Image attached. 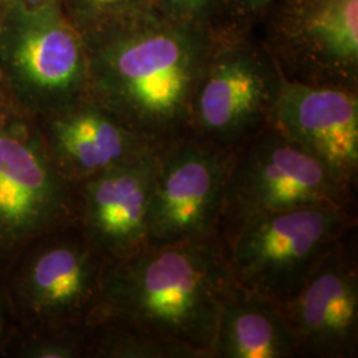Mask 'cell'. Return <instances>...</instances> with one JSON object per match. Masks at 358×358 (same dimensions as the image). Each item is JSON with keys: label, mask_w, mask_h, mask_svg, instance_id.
Returning <instances> with one entry per match:
<instances>
[{"label": "cell", "mask_w": 358, "mask_h": 358, "mask_svg": "<svg viewBox=\"0 0 358 358\" xmlns=\"http://www.w3.org/2000/svg\"><path fill=\"white\" fill-rule=\"evenodd\" d=\"M16 81L51 103L52 112L88 93V55L76 31L55 23L19 41L11 57Z\"/></svg>", "instance_id": "cell-14"}, {"label": "cell", "mask_w": 358, "mask_h": 358, "mask_svg": "<svg viewBox=\"0 0 358 358\" xmlns=\"http://www.w3.org/2000/svg\"><path fill=\"white\" fill-rule=\"evenodd\" d=\"M88 358H202L189 346L112 321L93 322Z\"/></svg>", "instance_id": "cell-16"}, {"label": "cell", "mask_w": 358, "mask_h": 358, "mask_svg": "<svg viewBox=\"0 0 358 358\" xmlns=\"http://www.w3.org/2000/svg\"><path fill=\"white\" fill-rule=\"evenodd\" d=\"M356 226L355 208L307 206L254 217L220 243L232 280L282 306Z\"/></svg>", "instance_id": "cell-4"}, {"label": "cell", "mask_w": 358, "mask_h": 358, "mask_svg": "<svg viewBox=\"0 0 358 358\" xmlns=\"http://www.w3.org/2000/svg\"><path fill=\"white\" fill-rule=\"evenodd\" d=\"M229 158L189 133L158 146L146 244L219 239Z\"/></svg>", "instance_id": "cell-9"}, {"label": "cell", "mask_w": 358, "mask_h": 358, "mask_svg": "<svg viewBox=\"0 0 358 358\" xmlns=\"http://www.w3.org/2000/svg\"><path fill=\"white\" fill-rule=\"evenodd\" d=\"M259 23L285 78L358 90V0H273Z\"/></svg>", "instance_id": "cell-8"}, {"label": "cell", "mask_w": 358, "mask_h": 358, "mask_svg": "<svg viewBox=\"0 0 358 358\" xmlns=\"http://www.w3.org/2000/svg\"><path fill=\"white\" fill-rule=\"evenodd\" d=\"M87 328L26 329L15 327L0 356L19 358H88Z\"/></svg>", "instance_id": "cell-17"}, {"label": "cell", "mask_w": 358, "mask_h": 358, "mask_svg": "<svg viewBox=\"0 0 358 358\" xmlns=\"http://www.w3.org/2000/svg\"><path fill=\"white\" fill-rule=\"evenodd\" d=\"M294 334L279 304L232 284L217 315L208 358H296Z\"/></svg>", "instance_id": "cell-15"}, {"label": "cell", "mask_w": 358, "mask_h": 358, "mask_svg": "<svg viewBox=\"0 0 358 358\" xmlns=\"http://www.w3.org/2000/svg\"><path fill=\"white\" fill-rule=\"evenodd\" d=\"M355 194L356 187L267 124L230 153L219 239L269 213L307 206L355 208Z\"/></svg>", "instance_id": "cell-5"}, {"label": "cell", "mask_w": 358, "mask_h": 358, "mask_svg": "<svg viewBox=\"0 0 358 358\" xmlns=\"http://www.w3.org/2000/svg\"><path fill=\"white\" fill-rule=\"evenodd\" d=\"M158 146L76 185V222L108 260L125 257L148 243Z\"/></svg>", "instance_id": "cell-12"}, {"label": "cell", "mask_w": 358, "mask_h": 358, "mask_svg": "<svg viewBox=\"0 0 358 358\" xmlns=\"http://www.w3.org/2000/svg\"><path fill=\"white\" fill-rule=\"evenodd\" d=\"M106 263L76 220L28 245L4 271L15 327H90L100 315Z\"/></svg>", "instance_id": "cell-3"}, {"label": "cell", "mask_w": 358, "mask_h": 358, "mask_svg": "<svg viewBox=\"0 0 358 358\" xmlns=\"http://www.w3.org/2000/svg\"><path fill=\"white\" fill-rule=\"evenodd\" d=\"M15 328L13 309L6 289L4 272L0 269V353Z\"/></svg>", "instance_id": "cell-21"}, {"label": "cell", "mask_w": 358, "mask_h": 358, "mask_svg": "<svg viewBox=\"0 0 358 358\" xmlns=\"http://www.w3.org/2000/svg\"><path fill=\"white\" fill-rule=\"evenodd\" d=\"M38 128L53 162L73 185L158 146L88 96L52 112Z\"/></svg>", "instance_id": "cell-13"}, {"label": "cell", "mask_w": 358, "mask_h": 358, "mask_svg": "<svg viewBox=\"0 0 358 358\" xmlns=\"http://www.w3.org/2000/svg\"><path fill=\"white\" fill-rule=\"evenodd\" d=\"M88 55L87 96L154 143L187 134L217 32L154 10L117 23Z\"/></svg>", "instance_id": "cell-1"}, {"label": "cell", "mask_w": 358, "mask_h": 358, "mask_svg": "<svg viewBox=\"0 0 358 358\" xmlns=\"http://www.w3.org/2000/svg\"><path fill=\"white\" fill-rule=\"evenodd\" d=\"M297 357L358 356V262L353 232L282 306Z\"/></svg>", "instance_id": "cell-10"}, {"label": "cell", "mask_w": 358, "mask_h": 358, "mask_svg": "<svg viewBox=\"0 0 358 358\" xmlns=\"http://www.w3.org/2000/svg\"><path fill=\"white\" fill-rule=\"evenodd\" d=\"M269 124L356 187L358 90L284 77Z\"/></svg>", "instance_id": "cell-11"}, {"label": "cell", "mask_w": 358, "mask_h": 358, "mask_svg": "<svg viewBox=\"0 0 358 358\" xmlns=\"http://www.w3.org/2000/svg\"><path fill=\"white\" fill-rule=\"evenodd\" d=\"M87 13L94 16H113L115 24L152 11L150 0H75Z\"/></svg>", "instance_id": "cell-19"}, {"label": "cell", "mask_w": 358, "mask_h": 358, "mask_svg": "<svg viewBox=\"0 0 358 358\" xmlns=\"http://www.w3.org/2000/svg\"><path fill=\"white\" fill-rule=\"evenodd\" d=\"M250 29L229 27L217 32L192 101L187 133L224 153L269 124L284 81Z\"/></svg>", "instance_id": "cell-6"}, {"label": "cell", "mask_w": 358, "mask_h": 358, "mask_svg": "<svg viewBox=\"0 0 358 358\" xmlns=\"http://www.w3.org/2000/svg\"><path fill=\"white\" fill-rule=\"evenodd\" d=\"M29 3H32V4H38V3H40L41 0H28Z\"/></svg>", "instance_id": "cell-22"}, {"label": "cell", "mask_w": 358, "mask_h": 358, "mask_svg": "<svg viewBox=\"0 0 358 358\" xmlns=\"http://www.w3.org/2000/svg\"><path fill=\"white\" fill-rule=\"evenodd\" d=\"M273 0H226L231 24L251 28L259 23Z\"/></svg>", "instance_id": "cell-20"}, {"label": "cell", "mask_w": 358, "mask_h": 358, "mask_svg": "<svg viewBox=\"0 0 358 358\" xmlns=\"http://www.w3.org/2000/svg\"><path fill=\"white\" fill-rule=\"evenodd\" d=\"M76 185L52 159L38 125L0 121V269L76 220Z\"/></svg>", "instance_id": "cell-7"}, {"label": "cell", "mask_w": 358, "mask_h": 358, "mask_svg": "<svg viewBox=\"0 0 358 358\" xmlns=\"http://www.w3.org/2000/svg\"><path fill=\"white\" fill-rule=\"evenodd\" d=\"M155 13L167 19L205 27L214 32L232 26L226 0H150Z\"/></svg>", "instance_id": "cell-18"}, {"label": "cell", "mask_w": 358, "mask_h": 358, "mask_svg": "<svg viewBox=\"0 0 358 358\" xmlns=\"http://www.w3.org/2000/svg\"><path fill=\"white\" fill-rule=\"evenodd\" d=\"M232 282L219 239L145 244L130 255L108 260L94 322L128 325L208 358L219 308Z\"/></svg>", "instance_id": "cell-2"}]
</instances>
